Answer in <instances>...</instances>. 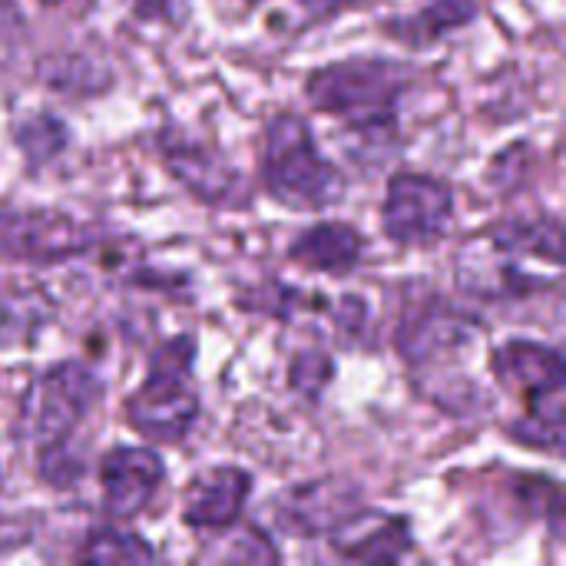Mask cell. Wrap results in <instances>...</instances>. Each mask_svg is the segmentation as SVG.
<instances>
[{
    "instance_id": "24",
    "label": "cell",
    "mask_w": 566,
    "mask_h": 566,
    "mask_svg": "<svg viewBox=\"0 0 566 566\" xmlns=\"http://www.w3.org/2000/svg\"><path fill=\"white\" fill-rule=\"evenodd\" d=\"M129 3H133L136 17H143V20H159L169 13V0H129Z\"/></svg>"
},
{
    "instance_id": "26",
    "label": "cell",
    "mask_w": 566,
    "mask_h": 566,
    "mask_svg": "<svg viewBox=\"0 0 566 566\" xmlns=\"http://www.w3.org/2000/svg\"><path fill=\"white\" fill-rule=\"evenodd\" d=\"M249 3H262V0H249Z\"/></svg>"
},
{
    "instance_id": "25",
    "label": "cell",
    "mask_w": 566,
    "mask_h": 566,
    "mask_svg": "<svg viewBox=\"0 0 566 566\" xmlns=\"http://www.w3.org/2000/svg\"><path fill=\"white\" fill-rule=\"evenodd\" d=\"M40 3H46V7H53V3H63V0H40Z\"/></svg>"
},
{
    "instance_id": "16",
    "label": "cell",
    "mask_w": 566,
    "mask_h": 566,
    "mask_svg": "<svg viewBox=\"0 0 566 566\" xmlns=\"http://www.w3.org/2000/svg\"><path fill=\"white\" fill-rule=\"evenodd\" d=\"M76 560H83V564H149V560H156V551L139 534L99 527L83 541Z\"/></svg>"
},
{
    "instance_id": "5",
    "label": "cell",
    "mask_w": 566,
    "mask_h": 566,
    "mask_svg": "<svg viewBox=\"0 0 566 566\" xmlns=\"http://www.w3.org/2000/svg\"><path fill=\"white\" fill-rule=\"evenodd\" d=\"M196 342L176 335L163 342L146 365V381L126 398V421L156 444L182 441L199 418Z\"/></svg>"
},
{
    "instance_id": "9",
    "label": "cell",
    "mask_w": 566,
    "mask_h": 566,
    "mask_svg": "<svg viewBox=\"0 0 566 566\" xmlns=\"http://www.w3.org/2000/svg\"><path fill=\"white\" fill-rule=\"evenodd\" d=\"M478 335V322L458 308H451L444 298H431L405 312V322L395 335L398 352L408 368H434L458 352H464Z\"/></svg>"
},
{
    "instance_id": "3",
    "label": "cell",
    "mask_w": 566,
    "mask_h": 566,
    "mask_svg": "<svg viewBox=\"0 0 566 566\" xmlns=\"http://www.w3.org/2000/svg\"><path fill=\"white\" fill-rule=\"evenodd\" d=\"M408 90V70L395 60L381 56H355L318 66L308 83V103L342 123L378 133L395 123L401 96Z\"/></svg>"
},
{
    "instance_id": "21",
    "label": "cell",
    "mask_w": 566,
    "mask_h": 566,
    "mask_svg": "<svg viewBox=\"0 0 566 566\" xmlns=\"http://www.w3.org/2000/svg\"><path fill=\"white\" fill-rule=\"evenodd\" d=\"M27 46V20L13 0H0V73L20 56Z\"/></svg>"
},
{
    "instance_id": "17",
    "label": "cell",
    "mask_w": 566,
    "mask_h": 566,
    "mask_svg": "<svg viewBox=\"0 0 566 566\" xmlns=\"http://www.w3.org/2000/svg\"><path fill=\"white\" fill-rule=\"evenodd\" d=\"M478 13L474 0H428L418 13V20L405 23V30L418 33L411 36L415 43H424V40H438L441 33L454 30V27H464L471 23Z\"/></svg>"
},
{
    "instance_id": "4",
    "label": "cell",
    "mask_w": 566,
    "mask_h": 566,
    "mask_svg": "<svg viewBox=\"0 0 566 566\" xmlns=\"http://www.w3.org/2000/svg\"><path fill=\"white\" fill-rule=\"evenodd\" d=\"M262 176L272 199L308 212L338 206L348 186L342 169L318 153L308 119L295 113H282L269 123L265 149H262Z\"/></svg>"
},
{
    "instance_id": "2",
    "label": "cell",
    "mask_w": 566,
    "mask_h": 566,
    "mask_svg": "<svg viewBox=\"0 0 566 566\" xmlns=\"http://www.w3.org/2000/svg\"><path fill=\"white\" fill-rule=\"evenodd\" d=\"M494 381L524 401V415L511 424V438L524 448L564 454L566 365L551 345L511 338L491 355Z\"/></svg>"
},
{
    "instance_id": "20",
    "label": "cell",
    "mask_w": 566,
    "mask_h": 566,
    "mask_svg": "<svg viewBox=\"0 0 566 566\" xmlns=\"http://www.w3.org/2000/svg\"><path fill=\"white\" fill-rule=\"evenodd\" d=\"M335 375V365L325 352H302L295 361H292V391L305 395V398H318L325 391V385L332 381Z\"/></svg>"
},
{
    "instance_id": "14",
    "label": "cell",
    "mask_w": 566,
    "mask_h": 566,
    "mask_svg": "<svg viewBox=\"0 0 566 566\" xmlns=\"http://www.w3.org/2000/svg\"><path fill=\"white\" fill-rule=\"evenodd\" d=\"M163 159L169 172L202 202H232V196L242 192V179L235 169H229L212 149L199 146L196 139H186L179 133H163Z\"/></svg>"
},
{
    "instance_id": "8",
    "label": "cell",
    "mask_w": 566,
    "mask_h": 566,
    "mask_svg": "<svg viewBox=\"0 0 566 566\" xmlns=\"http://www.w3.org/2000/svg\"><path fill=\"white\" fill-rule=\"evenodd\" d=\"M93 232L56 209H0V259L23 265H50L83 255Z\"/></svg>"
},
{
    "instance_id": "11",
    "label": "cell",
    "mask_w": 566,
    "mask_h": 566,
    "mask_svg": "<svg viewBox=\"0 0 566 566\" xmlns=\"http://www.w3.org/2000/svg\"><path fill=\"white\" fill-rule=\"evenodd\" d=\"M252 494V478L242 468H209L192 478L182 497V524L192 531H229L239 524L245 501Z\"/></svg>"
},
{
    "instance_id": "12",
    "label": "cell",
    "mask_w": 566,
    "mask_h": 566,
    "mask_svg": "<svg viewBox=\"0 0 566 566\" xmlns=\"http://www.w3.org/2000/svg\"><path fill=\"white\" fill-rule=\"evenodd\" d=\"M332 547L342 560L355 564H398L411 551V524L398 514L355 511L332 534Z\"/></svg>"
},
{
    "instance_id": "19",
    "label": "cell",
    "mask_w": 566,
    "mask_h": 566,
    "mask_svg": "<svg viewBox=\"0 0 566 566\" xmlns=\"http://www.w3.org/2000/svg\"><path fill=\"white\" fill-rule=\"evenodd\" d=\"M40 312L33 298L0 295V348H13L30 342L40 328Z\"/></svg>"
},
{
    "instance_id": "13",
    "label": "cell",
    "mask_w": 566,
    "mask_h": 566,
    "mask_svg": "<svg viewBox=\"0 0 566 566\" xmlns=\"http://www.w3.org/2000/svg\"><path fill=\"white\" fill-rule=\"evenodd\" d=\"M358 507H361L358 484L345 478H325L292 488L279 504V517L289 531L318 537V534H332Z\"/></svg>"
},
{
    "instance_id": "7",
    "label": "cell",
    "mask_w": 566,
    "mask_h": 566,
    "mask_svg": "<svg viewBox=\"0 0 566 566\" xmlns=\"http://www.w3.org/2000/svg\"><path fill=\"white\" fill-rule=\"evenodd\" d=\"M454 219V189L428 172H395L381 206L385 235L401 249L438 245Z\"/></svg>"
},
{
    "instance_id": "10",
    "label": "cell",
    "mask_w": 566,
    "mask_h": 566,
    "mask_svg": "<svg viewBox=\"0 0 566 566\" xmlns=\"http://www.w3.org/2000/svg\"><path fill=\"white\" fill-rule=\"evenodd\" d=\"M166 484V464L149 448H113L99 461V488L106 514L119 521L139 517Z\"/></svg>"
},
{
    "instance_id": "15",
    "label": "cell",
    "mask_w": 566,
    "mask_h": 566,
    "mask_svg": "<svg viewBox=\"0 0 566 566\" xmlns=\"http://www.w3.org/2000/svg\"><path fill=\"white\" fill-rule=\"evenodd\" d=\"M289 259L308 272L345 279L365 259V235L348 222H318L292 239Z\"/></svg>"
},
{
    "instance_id": "23",
    "label": "cell",
    "mask_w": 566,
    "mask_h": 566,
    "mask_svg": "<svg viewBox=\"0 0 566 566\" xmlns=\"http://www.w3.org/2000/svg\"><path fill=\"white\" fill-rule=\"evenodd\" d=\"M312 17H335V13H342V10H348V7H355V3H361V0H298Z\"/></svg>"
},
{
    "instance_id": "18",
    "label": "cell",
    "mask_w": 566,
    "mask_h": 566,
    "mask_svg": "<svg viewBox=\"0 0 566 566\" xmlns=\"http://www.w3.org/2000/svg\"><path fill=\"white\" fill-rule=\"evenodd\" d=\"M17 146L27 153L30 163H50L66 146V126L50 113L30 116L23 126H17Z\"/></svg>"
},
{
    "instance_id": "1",
    "label": "cell",
    "mask_w": 566,
    "mask_h": 566,
    "mask_svg": "<svg viewBox=\"0 0 566 566\" xmlns=\"http://www.w3.org/2000/svg\"><path fill=\"white\" fill-rule=\"evenodd\" d=\"M564 272V229L557 219L501 222L474 235L458 255V279L468 295L527 298L547 292Z\"/></svg>"
},
{
    "instance_id": "6",
    "label": "cell",
    "mask_w": 566,
    "mask_h": 566,
    "mask_svg": "<svg viewBox=\"0 0 566 566\" xmlns=\"http://www.w3.org/2000/svg\"><path fill=\"white\" fill-rule=\"evenodd\" d=\"M99 398L103 385L86 365L60 361L33 381L23 405V428L40 451L66 444Z\"/></svg>"
},
{
    "instance_id": "22",
    "label": "cell",
    "mask_w": 566,
    "mask_h": 566,
    "mask_svg": "<svg viewBox=\"0 0 566 566\" xmlns=\"http://www.w3.org/2000/svg\"><path fill=\"white\" fill-rule=\"evenodd\" d=\"M235 551H226L222 560H239V564H279V551L275 544L259 531V527H245L235 541Z\"/></svg>"
}]
</instances>
